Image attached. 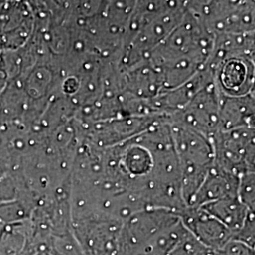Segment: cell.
Returning a JSON list of instances; mask_svg holds the SVG:
<instances>
[{
    "label": "cell",
    "instance_id": "cell-1",
    "mask_svg": "<svg viewBox=\"0 0 255 255\" xmlns=\"http://www.w3.org/2000/svg\"><path fill=\"white\" fill-rule=\"evenodd\" d=\"M214 82L218 90L225 97L248 95L254 84V63L251 57L229 56L217 64H211Z\"/></svg>",
    "mask_w": 255,
    "mask_h": 255
},
{
    "label": "cell",
    "instance_id": "cell-2",
    "mask_svg": "<svg viewBox=\"0 0 255 255\" xmlns=\"http://www.w3.org/2000/svg\"><path fill=\"white\" fill-rule=\"evenodd\" d=\"M209 254L210 251L187 232L167 255H209Z\"/></svg>",
    "mask_w": 255,
    "mask_h": 255
}]
</instances>
